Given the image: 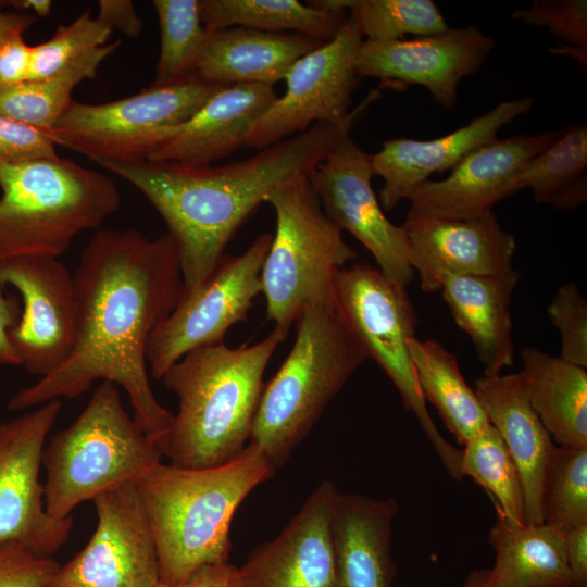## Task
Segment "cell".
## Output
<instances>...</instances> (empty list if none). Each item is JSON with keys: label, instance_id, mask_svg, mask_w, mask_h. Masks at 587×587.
Listing matches in <instances>:
<instances>
[{"label": "cell", "instance_id": "8992f818", "mask_svg": "<svg viewBox=\"0 0 587 587\" xmlns=\"http://www.w3.org/2000/svg\"><path fill=\"white\" fill-rule=\"evenodd\" d=\"M0 261L59 258L121 205L109 176L60 157L0 163Z\"/></svg>", "mask_w": 587, "mask_h": 587}, {"label": "cell", "instance_id": "277c9868", "mask_svg": "<svg viewBox=\"0 0 587 587\" xmlns=\"http://www.w3.org/2000/svg\"><path fill=\"white\" fill-rule=\"evenodd\" d=\"M274 473L251 442L217 466L159 462L146 471L136 485L157 545L160 582L178 585L201 566L228 562L236 510Z\"/></svg>", "mask_w": 587, "mask_h": 587}, {"label": "cell", "instance_id": "7dc6e473", "mask_svg": "<svg viewBox=\"0 0 587 587\" xmlns=\"http://www.w3.org/2000/svg\"><path fill=\"white\" fill-rule=\"evenodd\" d=\"M37 18L32 13L3 11L0 8V45L12 34L25 33Z\"/></svg>", "mask_w": 587, "mask_h": 587}, {"label": "cell", "instance_id": "f907efd6", "mask_svg": "<svg viewBox=\"0 0 587 587\" xmlns=\"http://www.w3.org/2000/svg\"><path fill=\"white\" fill-rule=\"evenodd\" d=\"M45 587H55V586H53L52 584H49V585H47Z\"/></svg>", "mask_w": 587, "mask_h": 587}, {"label": "cell", "instance_id": "ffe728a7", "mask_svg": "<svg viewBox=\"0 0 587 587\" xmlns=\"http://www.w3.org/2000/svg\"><path fill=\"white\" fill-rule=\"evenodd\" d=\"M338 490L323 480L273 539L239 570L240 587H336L330 516Z\"/></svg>", "mask_w": 587, "mask_h": 587}, {"label": "cell", "instance_id": "bcb514c9", "mask_svg": "<svg viewBox=\"0 0 587 587\" xmlns=\"http://www.w3.org/2000/svg\"><path fill=\"white\" fill-rule=\"evenodd\" d=\"M154 587H240L239 570L228 562L204 565L182 584L167 585L159 582Z\"/></svg>", "mask_w": 587, "mask_h": 587}, {"label": "cell", "instance_id": "9a60e30c", "mask_svg": "<svg viewBox=\"0 0 587 587\" xmlns=\"http://www.w3.org/2000/svg\"><path fill=\"white\" fill-rule=\"evenodd\" d=\"M97 527L87 545L60 565L55 587H154L160 582L152 529L136 483L93 500Z\"/></svg>", "mask_w": 587, "mask_h": 587}, {"label": "cell", "instance_id": "74e56055", "mask_svg": "<svg viewBox=\"0 0 587 587\" xmlns=\"http://www.w3.org/2000/svg\"><path fill=\"white\" fill-rule=\"evenodd\" d=\"M547 313L561 336L560 358L587 367V299L575 283L561 285Z\"/></svg>", "mask_w": 587, "mask_h": 587}, {"label": "cell", "instance_id": "d6a6232c", "mask_svg": "<svg viewBox=\"0 0 587 587\" xmlns=\"http://www.w3.org/2000/svg\"><path fill=\"white\" fill-rule=\"evenodd\" d=\"M461 474L472 477L491 497L497 514L512 526H526L521 475L497 429L489 424L461 450Z\"/></svg>", "mask_w": 587, "mask_h": 587}, {"label": "cell", "instance_id": "7bdbcfd3", "mask_svg": "<svg viewBox=\"0 0 587 587\" xmlns=\"http://www.w3.org/2000/svg\"><path fill=\"white\" fill-rule=\"evenodd\" d=\"M97 17L112 30L117 29L130 38L140 36L143 22L130 0H100Z\"/></svg>", "mask_w": 587, "mask_h": 587}, {"label": "cell", "instance_id": "f35d334b", "mask_svg": "<svg viewBox=\"0 0 587 587\" xmlns=\"http://www.w3.org/2000/svg\"><path fill=\"white\" fill-rule=\"evenodd\" d=\"M512 17L527 25L547 27L571 47L587 48L586 0H536L532 8L514 11Z\"/></svg>", "mask_w": 587, "mask_h": 587}, {"label": "cell", "instance_id": "8fae6325", "mask_svg": "<svg viewBox=\"0 0 587 587\" xmlns=\"http://www.w3.org/2000/svg\"><path fill=\"white\" fill-rule=\"evenodd\" d=\"M272 237L264 233L241 254L224 255L201 286L182 295L148 341L146 358L154 378H162L187 352L224 342L227 330L247 319L262 294L261 273Z\"/></svg>", "mask_w": 587, "mask_h": 587}, {"label": "cell", "instance_id": "7402d4cb", "mask_svg": "<svg viewBox=\"0 0 587 587\" xmlns=\"http://www.w3.org/2000/svg\"><path fill=\"white\" fill-rule=\"evenodd\" d=\"M277 97L273 85L224 86L189 120L168 129L147 160L210 165L245 146L250 128Z\"/></svg>", "mask_w": 587, "mask_h": 587}, {"label": "cell", "instance_id": "d6986e66", "mask_svg": "<svg viewBox=\"0 0 587 587\" xmlns=\"http://www.w3.org/2000/svg\"><path fill=\"white\" fill-rule=\"evenodd\" d=\"M402 227L411 266L426 294L440 291L448 276L498 274L513 268L516 239L502 228L494 212L466 220L407 215Z\"/></svg>", "mask_w": 587, "mask_h": 587}, {"label": "cell", "instance_id": "30bf717a", "mask_svg": "<svg viewBox=\"0 0 587 587\" xmlns=\"http://www.w3.org/2000/svg\"><path fill=\"white\" fill-rule=\"evenodd\" d=\"M222 87L193 74L107 103L73 100L49 134L55 145L98 164L145 161L168 129L189 120Z\"/></svg>", "mask_w": 587, "mask_h": 587}, {"label": "cell", "instance_id": "7c38bea8", "mask_svg": "<svg viewBox=\"0 0 587 587\" xmlns=\"http://www.w3.org/2000/svg\"><path fill=\"white\" fill-rule=\"evenodd\" d=\"M362 41L349 14L330 40L294 63L284 95L254 122L245 147L261 150L316 123L352 124L349 107L362 79L355 66Z\"/></svg>", "mask_w": 587, "mask_h": 587}, {"label": "cell", "instance_id": "f1b7e54d", "mask_svg": "<svg viewBox=\"0 0 587 587\" xmlns=\"http://www.w3.org/2000/svg\"><path fill=\"white\" fill-rule=\"evenodd\" d=\"M201 18L208 34L228 27L270 33H299L330 40L349 12L326 0H200Z\"/></svg>", "mask_w": 587, "mask_h": 587}, {"label": "cell", "instance_id": "2e32d148", "mask_svg": "<svg viewBox=\"0 0 587 587\" xmlns=\"http://www.w3.org/2000/svg\"><path fill=\"white\" fill-rule=\"evenodd\" d=\"M0 285L21 296L22 311L10 340L27 372L50 374L70 355L77 334L73 276L57 257L22 255L0 261Z\"/></svg>", "mask_w": 587, "mask_h": 587}, {"label": "cell", "instance_id": "52a82bcc", "mask_svg": "<svg viewBox=\"0 0 587 587\" xmlns=\"http://www.w3.org/2000/svg\"><path fill=\"white\" fill-rule=\"evenodd\" d=\"M162 454L125 410L120 390L101 382L85 409L42 453L45 505L57 520L80 503L138 479Z\"/></svg>", "mask_w": 587, "mask_h": 587}, {"label": "cell", "instance_id": "3957f363", "mask_svg": "<svg viewBox=\"0 0 587 587\" xmlns=\"http://www.w3.org/2000/svg\"><path fill=\"white\" fill-rule=\"evenodd\" d=\"M279 328L254 345L224 342L196 348L162 376L178 410L157 447L171 464L208 469L237 457L248 445L264 389L265 369L287 337Z\"/></svg>", "mask_w": 587, "mask_h": 587}, {"label": "cell", "instance_id": "e0dca14e", "mask_svg": "<svg viewBox=\"0 0 587 587\" xmlns=\"http://www.w3.org/2000/svg\"><path fill=\"white\" fill-rule=\"evenodd\" d=\"M495 46L473 25L413 39H363L355 66L361 78L421 85L438 104L453 109L460 82L480 68Z\"/></svg>", "mask_w": 587, "mask_h": 587}, {"label": "cell", "instance_id": "8d00e7d4", "mask_svg": "<svg viewBox=\"0 0 587 587\" xmlns=\"http://www.w3.org/2000/svg\"><path fill=\"white\" fill-rule=\"evenodd\" d=\"M112 29L89 11L61 25L45 42L33 46L28 80L57 75L85 53L107 45Z\"/></svg>", "mask_w": 587, "mask_h": 587}, {"label": "cell", "instance_id": "1f68e13d", "mask_svg": "<svg viewBox=\"0 0 587 587\" xmlns=\"http://www.w3.org/2000/svg\"><path fill=\"white\" fill-rule=\"evenodd\" d=\"M120 43L93 49L46 79L0 84V115L49 133L73 101L74 88L84 79L93 78Z\"/></svg>", "mask_w": 587, "mask_h": 587}, {"label": "cell", "instance_id": "44dd1931", "mask_svg": "<svg viewBox=\"0 0 587 587\" xmlns=\"http://www.w3.org/2000/svg\"><path fill=\"white\" fill-rule=\"evenodd\" d=\"M532 107V98L507 100L441 137L385 141L379 151L371 154L373 175L384 179L379 191L382 208L394 210L432 174L453 168L470 152L496 140L503 126L528 113Z\"/></svg>", "mask_w": 587, "mask_h": 587}, {"label": "cell", "instance_id": "4316f807", "mask_svg": "<svg viewBox=\"0 0 587 587\" xmlns=\"http://www.w3.org/2000/svg\"><path fill=\"white\" fill-rule=\"evenodd\" d=\"M521 360L528 401L557 446L587 448V369L535 347Z\"/></svg>", "mask_w": 587, "mask_h": 587}, {"label": "cell", "instance_id": "ab89813d", "mask_svg": "<svg viewBox=\"0 0 587 587\" xmlns=\"http://www.w3.org/2000/svg\"><path fill=\"white\" fill-rule=\"evenodd\" d=\"M49 133L0 115V163L57 158Z\"/></svg>", "mask_w": 587, "mask_h": 587}, {"label": "cell", "instance_id": "b9f144b4", "mask_svg": "<svg viewBox=\"0 0 587 587\" xmlns=\"http://www.w3.org/2000/svg\"><path fill=\"white\" fill-rule=\"evenodd\" d=\"M23 34H12L0 45V84L28 80L33 46L25 42Z\"/></svg>", "mask_w": 587, "mask_h": 587}, {"label": "cell", "instance_id": "6da1fadb", "mask_svg": "<svg viewBox=\"0 0 587 587\" xmlns=\"http://www.w3.org/2000/svg\"><path fill=\"white\" fill-rule=\"evenodd\" d=\"M72 276L77 304L73 349L58 369L14 394L8 408L21 411L77 398L95 382H109L127 392L134 420L157 445L173 414L152 391L146 352L151 334L184 291L173 239L167 233L150 239L135 228H99Z\"/></svg>", "mask_w": 587, "mask_h": 587}, {"label": "cell", "instance_id": "f6af8a7d", "mask_svg": "<svg viewBox=\"0 0 587 587\" xmlns=\"http://www.w3.org/2000/svg\"><path fill=\"white\" fill-rule=\"evenodd\" d=\"M566 560L574 587H587V523L563 532Z\"/></svg>", "mask_w": 587, "mask_h": 587}, {"label": "cell", "instance_id": "836d02e7", "mask_svg": "<svg viewBox=\"0 0 587 587\" xmlns=\"http://www.w3.org/2000/svg\"><path fill=\"white\" fill-rule=\"evenodd\" d=\"M160 26V53L151 86H164L193 75L208 33L200 0H153Z\"/></svg>", "mask_w": 587, "mask_h": 587}, {"label": "cell", "instance_id": "d4e9b609", "mask_svg": "<svg viewBox=\"0 0 587 587\" xmlns=\"http://www.w3.org/2000/svg\"><path fill=\"white\" fill-rule=\"evenodd\" d=\"M324 40L299 33H270L228 27L208 34L193 74L220 86L273 85Z\"/></svg>", "mask_w": 587, "mask_h": 587}, {"label": "cell", "instance_id": "7a4b0ae2", "mask_svg": "<svg viewBox=\"0 0 587 587\" xmlns=\"http://www.w3.org/2000/svg\"><path fill=\"white\" fill-rule=\"evenodd\" d=\"M352 124L316 123L307 130L221 166L174 162L100 163L137 188L174 241L184 291L201 286L232 237L280 183L309 174Z\"/></svg>", "mask_w": 587, "mask_h": 587}, {"label": "cell", "instance_id": "f546056e", "mask_svg": "<svg viewBox=\"0 0 587 587\" xmlns=\"http://www.w3.org/2000/svg\"><path fill=\"white\" fill-rule=\"evenodd\" d=\"M410 358L424 399L432 402L446 427L464 446L490 423L458 360L436 340L409 339Z\"/></svg>", "mask_w": 587, "mask_h": 587}, {"label": "cell", "instance_id": "9c48e42d", "mask_svg": "<svg viewBox=\"0 0 587 587\" xmlns=\"http://www.w3.org/2000/svg\"><path fill=\"white\" fill-rule=\"evenodd\" d=\"M405 288L367 263H354L336 275L335 303L366 358L386 373L450 476L460 480L461 450L433 422L410 358L409 339L416 337L417 316Z\"/></svg>", "mask_w": 587, "mask_h": 587}, {"label": "cell", "instance_id": "c3c4849f", "mask_svg": "<svg viewBox=\"0 0 587 587\" xmlns=\"http://www.w3.org/2000/svg\"><path fill=\"white\" fill-rule=\"evenodd\" d=\"M12 8L13 11L27 12L38 16L50 14L52 1L50 0H12L0 1V8Z\"/></svg>", "mask_w": 587, "mask_h": 587}, {"label": "cell", "instance_id": "ee69618b", "mask_svg": "<svg viewBox=\"0 0 587 587\" xmlns=\"http://www.w3.org/2000/svg\"><path fill=\"white\" fill-rule=\"evenodd\" d=\"M22 305L15 295H7L0 285V364L21 365L10 340V330L17 324Z\"/></svg>", "mask_w": 587, "mask_h": 587}, {"label": "cell", "instance_id": "484cf974", "mask_svg": "<svg viewBox=\"0 0 587 587\" xmlns=\"http://www.w3.org/2000/svg\"><path fill=\"white\" fill-rule=\"evenodd\" d=\"M521 278L511 268L488 275L448 276L441 296L460 329L471 339L484 375L501 374L514 363L510 304Z\"/></svg>", "mask_w": 587, "mask_h": 587}, {"label": "cell", "instance_id": "60d3db41", "mask_svg": "<svg viewBox=\"0 0 587 587\" xmlns=\"http://www.w3.org/2000/svg\"><path fill=\"white\" fill-rule=\"evenodd\" d=\"M60 569L52 557H39L21 547L0 551V587H45Z\"/></svg>", "mask_w": 587, "mask_h": 587}, {"label": "cell", "instance_id": "83f0119b", "mask_svg": "<svg viewBox=\"0 0 587 587\" xmlns=\"http://www.w3.org/2000/svg\"><path fill=\"white\" fill-rule=\"evenodd\" d=\"M488 542L495 550L490 587H574L560 529L546 523L512 526L497 514Z\"/></svg>", "mask_w": 587, "mask_h": 587}, {"label": "cell", "instance_id": "603a6c76", "mask_svg": "<svg viewBox=\"0 0 587 587\" xmlns=\"http://www.w3.org/2000/svg\"><path fill=\"white\" fill-rule=\"evenodd\" d=\"M395 498L339 492L330 516L336 587H392Z\"/></svg>", "mask_w": 587, "mask_h": 587}, {"label": "cell", "instance_id": "5bb4252c", "mask_svg": "<svg viewBox=\"0 0 587 587\" xmlns=\"http://www.w3.org/2000/svg\"><path fill=\"white\" fill-rule=\"evenodd\" d=\"M372 176L371 154L348 134L314 166L308 180L332 223L360 241L387 278L407 287L414 276L408 237L402 225L386 217Z\"/></svg>", "mask_w": 587, "mask_h": 587}, {"label": "cell", "instance_id": "ba28073f", "mask_svg": "<svg viewBox=\"0 0 587 587\" xmlns=\"http://www.w3.org/2000/svg\"><path fill=\"white\" fill-rule=\"evenodd\" d=\"M275 234L261 273L267 320L288 333L310 305L335 303L337 273L358 258L324 213L307 174L274 188Z\"/></svg>", "mask_w": 587, "mask_h": 587}, {"label": "cell", "instance_id": "d590c367", "mask_svg": "<svg viewBox=\"0 0 587 587\" xmlns=\"http://www.w3.org/2000/svg\"><path fill=\"white\" fill-rule=\"evenodd\" d=\"M544 523L561 532L587 523V448L557 446L547 465Z\"/></svg>", "mask_w": 587, "mask_h": 587}, {"label": "cell", "instance_id": "ac0fdd59", "mask_svg": "<svg viewBox=\"0 0 587 587\" xmlns=\"http://www.w3.org/2000/svg\"><path fill=\"white\" fill-rule=\"evenodd\" d=\"M561 129L496 139L465 155L440 180L427 179L409 197L408 216L466 220L492 212L514 195L512 184L521 167L549 147Z\"/></svg>", "mask_w": 587, "mask_h": 587}, {"label": "cell", "instance_id": "681fc988", "mask_svg": "<svg viewBox=\"0 0 587 587\" xmlns=\"http://www.w3.org/2000/svg\"><path fill=\"white\" fill-rule=\"evenodd\" d=\"M462 587H490L487 579V570L471 572Z\"/></svg>", "mask_w": 587, "mask_h": 587}, {"label": "cell", "instance_id": "4fadbf2b", "mask_svg": "<svg viewBox=\"0 0 587 587\" xmlns=\"http://www.w3.org/2000/svg\"><path fill=\"white\" fill-rule=\"evenodd\" d=\"M61 405L54 399L0 424V551L21 547L51 557L70 537L72 516L57 520L48 514L39 479L47 437Z\"/></svg>", "mask_w": 587, "mask_h": 587}, {"label": "cell", "instance_id": "cb8c5ba5", "mask_svg": "<svg viewBox=\"0 0 587 587\" xmlns=\"http://www.w3.org/2000/svg\"><path fill=\"white\" fill-rule=\"evenodd\" d=\"M474 390L520 472L527 524L544 523V476L557 445L532 408L520 373L480 376Z\"/></svg>", "mask_w": 587, "mask_h": 587}, {"label": "cell", "instance_id": "e575fe53", "mask_svg": "<svg viewBox=\"0 0 587 587\" xmlns=\"http://www.w3.org/2000/svg\"><path fill=\"white\" fill-rule=\"evenodd\" d=\"M353 18L364 40L403 39L444 33L450 27L432 0H335Z\"/></svg>", "mask_w": 587, "mask_h": 587}, {"label": "cell", "instance_id": "4dcf8cb0", "mask_svg": "<svg viewBox=\"0 0 587 587\" xmlns=\"http://www.w3.org/2000/svg\"><path fill=\"white\" fill-rule=\"evenodd\" d=\"M529 188L538 204L573 210L587 200V125L574 123L515 176L513 193Z\"/></svg>", "mask_w": 587, "mask_h": 587}, {"label": "cell", "instance_id": "5b68a950", "mask_svg": "<svg viewBox=\"0 0 587 587\" xmlns=\"http://www.w3.org/2000/svg\"><path fill=\"white\" fill-rule=\"evenodd\" d=\"M294 346L264 386L249 442L276 472L367 359L336 303L307 307Z\"/></svg>", "mask_w": 587, "mask_h": 587}]
</instances>
